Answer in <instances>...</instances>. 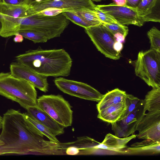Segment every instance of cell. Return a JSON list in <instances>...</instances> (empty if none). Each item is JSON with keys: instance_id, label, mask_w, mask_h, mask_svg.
Segmentation results:
<instances>
[{"instance_id": "32", "label": "cell", "mask_w": 160, "mask_h": 160, "mask_svg": "<svg viewBox=\"0 0 160 160\" xmlns=\"http://www.w3.org/2000/svg\"><path fill=\"white\" fill-rule=\"evenodd\" d=\"M51 0H25L24 5L29 8L42 2Z\"/></svg>"}, {"instance_id": "12", "label": "cell", "mask_w": 160, "mask_h": 160, "mask_svg": "<svg viewBox=\"0 0 160 160\" xmlns=\"http://www.w3.org/2000/svg\"><path fill=\"white\" fill-rule=\"evenodd\" d=\"M96 6L92 0H52L28 8L27 15L36 13L49 8L62 9L64 12L77 11L83 9L94 10Z\"/></svg>"}, {"instance_id": "17", "label": "cell", "mask_w": 160, "mask_h": 160, "mask_svg": "<svg viewBox=\"0 0 160 160\" xmlns=\"http://www.w3.org/2000/svg\"><path fill=\"white\" fill-rule=\"evenodd\" d=\"M128 106L126 100L124 102L109 106L98 112V118L112 123L119 120L125 112Z\"/></svg>"}, {"instance_id": "39", "label": "cell", "mask_w": 160, "mask_h": 160, "mask_svg": "<svg viewBox=\"0 0 160 160\" xmlns=\"http://www.w3.org/2000/svg\"><path fill=\"white\" fill-rule=\"evenodd\" d=\"M3 117L0 115V129L2 128V126Z\"/></svg>"}, {"instance_id": "35", "label": "cell", "mask_w": 160, "mask_h": 160, "mask_svg": "<svg viewBox=\"0 0 160 160\" xmlns=\"http://www.w3.org/2000/svg\"><path fill=\"white\" fill-rule=\"evenodd\" d=\"M113 36L116 41L122 43L124 42L126 37L122 34L117 33L114 34Z\"/></svg>"}, {"instance_id": "33", "label": "cell", "mask_w": 160, "mask_h": 160, "mask_svg": "<svg viewBox=\"0 0 160 160\" xmlns=\"http://www.w3.org/2000/svg\"><path fill=\"white\" fill-rule=\"evenodd\" d=\"M25 0H1L6 3L16 5H24Z\"/></svg>"}, {"instance_id": "14", "label": "cell", "mask_w": 160, "mask_h": 160, "mask_svg": "<svg viewBox=\"0 0 160 160\" xmlns=\"http://www.w3.org/2000/svg\"><path fill=\"white\" fill-rule=\"evenodd\" d=\"M143 104L125 117L111 123L115 135L125 138L133 134L136 131L137 121L143 113Z\"/></svg>"}, {"instance_id": "29", "label": "cell", "mask_w": 160, "mask_h": 160, "mask_svg": "<svg viewBox=\"0 0 160 160\" xmlns=\"http://www.w3.org/2000/svg\"><path fill=\"white\" fill-rule=\"evenodd\" d=\"M155 0H141L136 8L138 15L141 17L144 16L151 7Z\"/></svg>"}, {"instance_id": "7", "label": "cell", "mask_w": 160, "mask_h": 160, "mask_svg": "<svg viewBox=\"0 0 160 160\" xmlns=\"http://www.w3.org/2000/svg\"><path fill=\"white\" fill-rule=\"evenodd\" d=\"M28 8V7L25 5L9 4L0 0V15L2 24L0 36L8 38L18 33L20 20L26 16Z\"/></svg>"}, {"instance_id": "23", "label": "cell", "mask_w": 160, "mask_h": 160, "mask_svg": "<svg viewBox=\"0 0 160 160\" xmlns=\"http://www.w3.org/2000/svg\"><path fill=\"white\" fill-rule=\"evenodd\" d=\"M73 11H74L78 15L91 24L92 26L102 24V22L98 18L95 10L83 9Z\"/></svg>"}, {"instance_id": "1", "label": "cell", "mask_w": 160, "mask_h": 160, "mask_svg": "<svg viewBox=\"0 0 160 160\" xmlns=\"http://www.w3.org/2000/svg\"><path fill=\"white\" fill-rule=\"evenodd\" d=\"M44 135L18 110L8 109L3 114L0 140V155L4 154L63 155L66 143L47 141Z\"/></svg>"}, {"instance_id": "37", "label": "cell", "mask_w": 160, "mask_h": 160, "mask_svg": "<svg viewBox=\"0 0 160 160\" xmlns=\"http://www.w3.org/2000/svg\"><path fill=\"white\" fill-rule=\"evenodd\" d=\"M15 36V37L13 38V41L15 42L19 43L23 42L24 37L19 33H17Z\"/></svg>"}, {"instance_id": "42", "label": "cell", "mask_w": 160, "mask_h": 160, "mask_svg": "<svg viewBox=\"0 0 160 160\" xmlns=\"http://www.w3.org/2000/svg\"><path fill=\"white\" fill-rule=\"evenodd\" d=\"M1 16L0 15V31L1 30V27H2V24H1V20H1Z\"/></svg>"}, {"instance_id": "2", "label": "cell", "mask_w": 160, "mask_h": 160, "mask_svg": "<svg viewBox=\"0 0 160 160\" xmlns=\"http://www.w3.org/2000/svg\"><path fill=\"white\" fill-rule=\"evenodd\" d=\"M16 61L45 77H67L70 73L72 60L64 49L29 50L15 57Z\"/></svg>"}, {"instance_id": "11", "label": "cell", "mask_w": 160, "mask_h": 160, "mask_svg": "<svg viewBox=\"0 0 160 160\" xmlns=\"http://www.w3.org/2000/svg\"><path fill=\"white\" fill-rule=\"evenodd\" d=\"M136 131L139 139L160 142V111L142 113L137 121Z\"/></svg>"}, {"instance_id": "20", "label": "cell", "mask_w": 160, "mask_h": 160, "mask_svg": "<svg viewBox=\"0 0 160 160\" xmlns=\"http://www.w3.org/2000/svg\"><path fill=\"white\" fill-rule=\"evenodd\" d=\"M143 114L146 111H160V88H153L145 96Z\"/></svg>"}, {"instance_id": "34", "label": "cell", "mask_w": 160, "mask_h": 160, "mask_svg": "<svg viewBox=\"0 0 160 160\" xmlns=\"http://www.w3.org/2000/svg\"><path fill=\"white\" fill-rule=\"evenodd\" d=\"M141 0H126V5L136 8Z\"/></svg>"}, {"instance_id": "18", "label": "cell", "mask_w": 160, "mask_h": 160, "mask_svg": "<svg viewBox=\"0 0 160 160\" xmlns=\"http://www.w3.org/2000/svg\"><path fill=\"white\" fill-rule=\"evenodd\" d=\"M127 94L118 88L115 89L107 93L98 102L96 107L98 111L109 106L122 103L126 101Z\"/></svg>"}, {"instance_id": "26", "label": "cell", "mask_w": 160, "mask_h": 160, "mask_svg": "<svg viewBox=\"0 0 160 160\" xmlns=\"http://www.w3.org/2000/svg\"><path fill=\"white\" fill-rule=\"evenodd\" d=\"M151 44V49L160 52V31L155 27L147 32Z\"/></svg>"}, {"instance_id": "41", "label": "cell", "mask_w": 160, "mask_h": 160, "mask_svg": "<svg viewBox=\"0 0 160 160\" xmlns=\"http://www.w3.org/2000/svg\"><path fill=\"white\" fill-rule=\"evenodd\" d=\"M4 143L0 140V147L4 144Z\"/></svg>"}, {"instance_id": "28", "label": "cell", "mask_w": 160, "mask_h": 160, "mask_svg": "<svg viewBox=\"0 0 160 160\" xmlns=\"http://www.w3.org/2000/svg\"><path fill=\"white\" fill-rule=\"evenodd\" d=\"M104 26L113 35L117 33L122 34L125 37L128 32V27L118 22L110 24L102 23Z\"/></svg>"}, {"instance_id": "24", "label": "cell", "mask_w": 160, "mask_h": 160, "mask_svg": "<svg viewBox=\"0 0 160 160\" xmlns=\"http://www.w3.org/2000/svg\"><path fill=\"white\" fill-rule=\"evenodd\" d=\"M24 37L31 40L34 43H44L48 40L47 37L43 33L34 30L21 31L19 32Z\"/></svg>"}, {"instance_id": "6", "label": "cell", "mask_w": 160, "mask_h": 160, "mask_svg": "<svg viewBox=\"0 0 160 160\" xmlns=\"http://www.w3.org/2000/svg\"><path fill=\"white\" fill-rule=\"evenodd\" d=\"M37 105L63 127L72 125L73 111L62 96L43 95L37 99Z\"/></svg>"}, {"instance_id": "5", "label": "cell", "mask_w": 160, "mask_h": 160, "mask_svg": "<svg viewBox=\"0 0 160 160\" xmlns=\"http://www.w3.org/2000/svg\"><path fill=\"white\" fill-rule=\"evenodd\" d=\"M134 70L136 75L149 86L160 88V52L151 49L139 52Z\"/></svg>"}, {"instance_id": "30", "label": "cell", "mask_w": 160, "mask_h": 160, "mask_svg": "<svg viewBox=\"0 0 160 160\" xmlns=\"http://www.w3.org/2000/svg\"><path fill=\"white\" fill-rule=\"evenodd\" d=\"M95 10L102 23L110 24L118 22L112 17L108 14L102 12L96 8Z\"/></svg>"}, {"instance_id": "38", "label": "cell", "mask_w": 160, "mask_h": 160, "mask_svg": "<svg viewBox=\"0 0 160 160\" xmlns=\"http://www.w3.org/2000/svg\"><path fill=\"white\" fill-rule=\"evenodd\" d=\"M118 6H123L126 5V0H112Z\"/></svg>"}, {"instance_id": "13", "label": "cell", "mask_w": 160, "mask_h": 160, "mask_svg": "<svg viewBox=\"0 0 160 160\" xmlns=\"http://www.w3.org/2000/svg\"><path fill=\"white\" fill-rule=\"evenodd\" d=\"M10 72L13 76L24 80L32 84L35 88L44 92L48 91L47 77L40 75L27 66L17 62L10 65Z\"/></svg>"}, {"instance_id": "16", "label": "cell", "mask_w": 160, "mask_h": 160, "mask_svg": "<svg viewBox=\"0 0 160 160\" xmlns=\"http://www.w3.org/2000/svg\"><path fill=\"white\" fill-rule=\"evenodd\" d=\"M137 135L132 134L127 138H119L109 133L106 135L103 141L97 145L96 148L115 153L123 154V151L127 147L128 143L136 138Z\"/></svg>"}, {"instance_id": "25", "label": "cell", "mask_w": 160, "mask_h": 160, "mask_svg": "<svg viewBox=\"0 0 160 160\" xmlns=\"http://www.w3.org/2000/svg\"><path fill=\"white\" fill-rule=\"evenodd\" d=\"M126 100L128 103V107L119 120L125 117L144 103L143 100L140 99L131 94H127Z\"/></svg>"}, {"instance_id": "22", "label": "cell", "mask_w": 160, "mask_h": 160, "mask_svg": "<svg viewBox=\"0 0 160 160\" xmlns=\"http://www.w3.org/2000/svg\"><path fill=\"white\" fill-rule=\"evenodd\" d=\"M145 22H160V0H155L147 13L142 17Z\"/></svg>"}, {"instance_id": "36", "label": "cell", "mask_w": 160, "mask_h": 160, "mask_svg": "<svg viewBox=\"0 0 160 160\" xmlns=\"http://www.w3.org/2000/svg\"><path fill=\"white\" fill-rule=\"evenodd\" d=\"M123 47L122 43L116 41L114 44V48L116 51L120 53V52L122 50Z\"/></svg>"}, {"instance_id": "21", "label": "cell", "mask_w": 160, "mask_h": 160, "mask_svg": "<svg viewBox=\"0 0 160 160\" xmlns=\"http://www.w3.org/2000/svg\"><path fill=\"white\" fill-rule=\"evenodd\" d=\"M25 118L36 128L48 138L50 141L57 143L60 142L52 132L47 128L36 120L29 115L27 112L24 113Z\"/></svg>"}, {"instance_id": "3", "label": "cell", "mask_w": 160, "mask_h": 160, "mask_svg": "<svg viewBox=\"0 0 160 160\" xmlns=\"http://www.w3.org/2000/svg\"><path fill=\"white\" fill-rule=\"evenodd\" d=\"M0 95L18 102L25 109L37 105V92L34 86L10 72L0 73Z\"/></svg>"}, {"instance_id": "10", "label": "cell", "mask_w": 160, "mask_h": 160, "mask_svg": "<svg viewBox=\"0 0 160 160\" xmlns=\"http://www.w3.org/2000/svg\"><path fill=\"white\" fill-rule=\"evenodd\" d=\"M95 8L108 14L122 25H133L140 27L145 23L142 18L138 15L136 8L127 5L118 6L113 2L97 5Z\"/></svg>"}, {"instance_id": "31", "label": "cell", "mask_w": 160, "mask_h": 160, "mask_svg": "<svg viewBox=\"0 0 160 160\" xmlns=\"http://www.w3.org/2000/svg\"><path fill=\"white\" fill-rule=\"evenodd\" d=\"M63 12V10L62 9L54 8H45L36 13L47 16H54Z\"/></svg>"}, {"instance_id": "4", "label": "cell", "mask_w": 160, "mask_h": 160, "mask_svg": "<svg viewBox=\"0 0 160 160\" xmlns=\"http://www.w3.org/2000/svg\"><path fill=\"white\" fill-rule=\"evenodd\" d=\"M69 23V20L62 13L54 16L35 13L21 18L19 32L37 31L43 33L49 40L60 37Z\"/></svg>"}, {"instance_id": "15", "label": "cell", "mask_w": 160, "mask_h": 160, "mask_svg": "<svg viewBox=\"0 0 160 160\" xmlns=\"http://www.w3.org/2000/svg\"><path fill=\"white\" fill-rule=\"evenodd\" d=\"M27 114L49 129L55 136L64 133V127L60 125L37 105L26 109Z\"/></svg>"}, {"instance_id": "8", "label": "cell", "mask_w": 160, "mask_h": 160, "mask_svg": "<svg viewBox=\"0 0 160 160\" xmlns=\"http://www.w3.org/2000/svg\"><path fill=\"white\" fill-rule=\"evenodd\" d=\"M85 29L98 50L106 57L114 60L120 58V53L114 48L116 41L113 35L102 24Z\"/></svg>"}, {"instance_id": "9", "label": "cell", "mask_w": 160, "mask_h": 160, "mask_svg": "<svg viewBox=\"0 0 160 160\" xmlns=\"http://www.w3.org/2000/svg\"><path fill=\"white\" fill-rule=\"evenodd\" d=\"M54 82L64 93L81 99L98 102L103 96L92 86L82 82L59 77L54 80Z\"/></svg>"}, {"instance_id": "27", "label": "cell", "mask_w": 160, "mask_h": 160, "mask_svg": "<svg viewBox=\"0 0 160 160\" xmlns=\"http://www.w3.org/2000/svg\"><path fill=\"white\" fill-rule=\"evenodd\" d=\"M62 13L68 20L84 28L92 26L91 24L78 15L74 11H65Z\"/></svg>"}, {"instance_id": "19", "label": "cell", "mask_w": 160, "mask_h": 160, "mask_svg": "<svg viewBox=\"0 0 160 160\" xmlns=\"http://www.w3.org/2000/svg\"><path fill=\"white\" fill-rule=\"evenodd\" d=\"M160 153V142L136 147H127L123 151L124 155H154Z\"/></svg>"}, {"instance_id": "43", "label": "cell", "mask_w": 160, "mask_h": 160, "mask_svg": "<svg viewBox=\"0 0 160 160\" xmlns=\"http://www.w3.org/2000/svg\"></svg>"}, {"instance_id": "40", "label": "cell", "mask_w": 160, "mask_h": 160, "mask_svg": "<svg viewBox=\"0 0 160 160\" xmlns=\"http://www.w3.org/2000/svg\"><path fill=\"white\" fill-rule=\"evenodd\" d=\"M92 1H93L96 2H99L105 0H92Z\"/></svg>"}]
</instances>
